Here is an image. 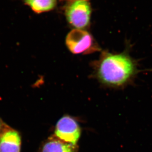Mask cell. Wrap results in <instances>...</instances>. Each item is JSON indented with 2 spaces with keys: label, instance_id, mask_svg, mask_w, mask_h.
<instances>
[{
  "label": "cell",
  "instance_id": "2",
  "mask_svg": "<svg viewBox=\"0 0 152 152\" xmlns=\"http://www.w3.org/2000/svg\"><path fill=\"white\" fill-rule=\"evenodd\" d=\"M65 44L73 54H88L100 50L92 35L86 30H71L66 36Z\"/></svg>",
  "mask_w": 152,
  "mask_h": 152
},
{
  "label": "cell",
  "instance_id": "8",
  "mask_svg": "<svg viewBox=\"0 0 152 152\" xmlns=\"http://www.w3.org/2000/svg\"><path fill=\"white\" fill-rule=\"evenodd\" d=\"M7 124H6V123H4L3 120L0 118V135H1L3 130L4 129V128L6 127V126H7Z\"/></svg>",
  "mask_w": 152,
  "mask_h": 152
},
{
  "label": "cell",
  "instance_id": "4",
  "mask_svg": "<svg viewBox=\"0 0 152 152\" xmlns=\"http://www.w3.org/2000/svg\"><path fill=\"white\" fill-rule=\"evenodd\" d=\"M55 134L61 140L76 145L80 137V127L75 119L69 115H65L56 124Z\"/></svg>",
  "mask_w": 152,
  "mask_h": 152
},
{
  "label": "cell",
  "instance_id": "1",
  "mask_svg": "<svg viewBox=\"0 0 152 152\" xmlns=\"http://www.w3.org/2000/svg\"><path fill=\"white\" fill-rule=\"evenodd\" d=\"M96 71L102 83L121 88L131 83L141 70L137 62L125 51L116 54L103 53L97 64Z\"/></svg>",
  "mask_w": 152,
  "mask_h": 152
},
{
  "label": "cell",
  "instance_id": "3",
  "mask_svg": "<svg viewBox=\"0 0 152 152\" xmlns=\"http://www.w3.org/2000/svg\"><path fill=\"white\" fill-rule=\"evenodd\" d=\"M91 11V4L86 1H69L65 7V15L75 29L85 30L90 24Z\"/></svg>",
  "mask_w": 152,
  "mask_h": 152
},
{
  "label": "cell",
  "instance_id": "9",
  "mask_svg": "<svg viewBox=\"0 0 152 152\" xmlns=\"http://www.w3.org/2000/svg\"><path fill=\"white\" fill-rule=\"evenodd\" d=\"M61 1H65L69 2V1H88V0H61Z\"/></svg>",
  "mask_w": 152,
  "mask_h": 152
},
{
  "label": "cell",
  "instance_id": "7",
  "mask_svg": "<svg viewBox=\"0 0 152 152\" xmlns=\"http://www.w3.org/2000/svg\"><path fill=\"white\" fill-rule=\"evenodd\" d=\"M24 4L29 7L36 13L50 12L55 9L57 0H22Z\"/></svg>",
  "mask_w": 152,
  "mask_h": 152
},
{
  "label": "cell",
  "instance_id": "6",
  "mask_svg": "<svg viewBox=\"0 0 152 152\" xmlns=\"http://www.w3.org/2000/svg\"><path fill=\"white\" fill-rule=\"evenodd\" d=\"M76 145L68 143L55 137H50L41 148V152H76Z\"/></svg>",
  "mask_w": 152,
  "mask_h": 152
},
{
  "label": "cell",
  "instance_id": "5",
  "mask_svg": "<svg viewBox=\"0 0 152 152\" xmlns=\"http://www.w3.org/2000/svg\"><path fill=\"white\" fill-rule=\"evenodd\" d=\"M22 138L18 130L6 126L0 135V152H20Z\"/></svg>",
  "mask_w": 152,
  "mask_h": 152
}]
</instances>
